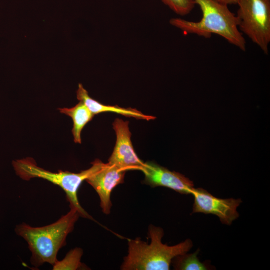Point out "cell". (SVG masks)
<instances>
[{"label":"cell","mask_w":270,"mask_h":270,"mask_svg":"<svg viewBox=\"0 0 270 270\" xmlns=\"http://www.w3.org/2000/svg\"><path fill=\"white\" fill-rule=\"evenodd\" d=\"M75 210H70L56 222L43 227H32L22 224L16 232L28 242L32 252L31 262L38 267L44 263L54 266L60 250L66 244V239L80 217Z\"/></svg>","instance_id":"obj_3"},{"label":"cell","mask_w":270,"mask_h":270,"mask_svg":"<svg viewBox=\"0 0 270 270\" xmlns=\"http://www.w3.org/2000/svg\"><path fill=\"white\" fill-rule=\"evenodd\" d=\"M60 113L70 117L73 120L72 132L74 142L82 143L81 134L84 126L90 122L94 115L82 102L71 108H59Z\"/></svg>","instance_id":"obj_11"},{"label":"cell","mask_w":270,"mask_h":270,"mask_svg":"<svg viewBox=\"0 0 270 270\" xmlns=\"http://www.w3.org/2000/svg\"><path fill=\"white\" fill-rule=\"evenodd\" d=\"M116 140L108 164L128 170H140L144 162L137 156L132 142L128 122L116 118L113 123Z\"/></svg>","instance_id":"obj_7"},{"label":"cell","mask_w":270,"mask_h":270,"mask_svg":"<svg viewBox=\"0 0 270 270\" xmlns=\"http://www.w3.org/2000/svg\"><path fill=\"white\" fill-rule=\"evenodd\" d=\"M76 94L78 100L84 102L94 116L102 112H110L120 114L126 117L148 121L156 119V117L146 115L134 108H126L118 106H106L102 104L90 97L88 91L81 84H78Z\"/></svg>","instance_id":"obj_10"},{"label":"cell","mask_w":270,"mask_h":270,"mask_svg":"<svg viewBox=\"0 0 270 270\" xmlns=\"http://www.w3.org/2000/svg\"><path fill=\"white\" fill-rule=\"evenodd\" d=\"M164 230L150 225L148 236L150 244L140 238L128 240V254L124 258L121 269L123 270H168L172 260L188 253L192 248L190 239L173 246L162 243Z\"/></svg>","instance_id":"obj_2"},{"label":"cell","mask_w":270,"mask_h":270,"mask_svg":"<svg viewBox=\"0 0 270 270\" xmlns=\"http://www.w3.org/2000/svg\"><path fill=\"white\" fill-rule=\"evenodd\" d=\"M192 194L194 197L192 213L215 215L228 226L240 216L238 208L242 203L240 199L219 198L202 188H194Z\"/></svg>","instance_id":"obj_6"},{"label":"cell","mask_w":270,"mask_h":270,"mask_svg":"<svg viewBox=\"0 0 270 270\" xmlns=\"http://www.w3.org/2000/svg\"><path fill=\"white\" fill-rule=\"evenodd\" d=\"M200 8L202 16L199 22H190L180 18H172L170 22L184 34H196L206 38L213 34L218 35L242 51L246 50V41L238 27L236 15L228 6L216 0H194Z\"/></svg>","instance_id":"obj_1"},{"label":"cell","mask_w":270,"mask_h":270,"mask_svg":"<svg viewBox=\"0 0 270 270\" xmlns=\"http://www.w3.org/2000/svg\"><path fill=\"white\" fill-rule=\"evenodd\" d=\"M126 172L124 168L107 163L86 180L98 193L104 214L110 213L112 192L118 186L124 183Z\"/></svg>","instance_id":"obj_9"},{"label":"cell","mask_w":270,"mask_h":270,"mask_svg":"<svg viewBox=\"0 0 270 270\" xmlns=\"http://www.w3.org/2000/svg\"><path fill=\"white\" fill-rule=\"evenodd\" d=\"M83 250L80 248H76L71 250L61 261L58 260L54 264V270H78L86 269V266L81 262Z\"/></svg>","instance_id":"obj_13"},{"label":"cell","mask_w":270,"mask_h":270,"mask_svg":"<svg viewBox=\"0 0 270 270\" xmlns=\"http://www.w3.org/2000/svg\"><path fill=\"white\" fill-rule=\"evenodd\" d=\"M218 2L226 4L228 6L231 4H237L238 0H216Z\"/></svg>","instance_id":"obj_15"},{"label":"cell","mask_w":270,"mask_h":270,"mask_svg":"<svg viewBox=\"0 0 270 270\" xmlns=\"http://www.w3.org/2000/svg\"><path fill=\"white\" fill-rule=\"evenodd\" d=\"M92 164L90 168L79 173L62 170L53 172L38 166L34 160L32 158L12 162V166L16 174L22 180H29L33 178H40L60 186L66 194L70 208L76 210L80 216L90 220L93 218L80 206L78 192L82 182L100 170L105 164L99 160H96Z\"/></svg>","instance_id":"obj_4"},{"label":"cell","mask_w":270,"mask_h":270,"mask_svg":"<svg viewBox=\"0 0 270 270\" xmlns=\"http://www.w3.org/2000/svg\"><path fill=\"white\" fill-rule=\"evenodd\" d=\"M176 14L185 16L190 14L196 5L194 0H160Z\"/></svg>","instance_id":"obj_14"},{"label":"cell","mask_w":270,"mask_h":270,"mask_svg":"<svg viewBox=\"0 0 270 270\" xmlns=\"http://www.w3.org/2000/svg\"><path fill=\"white\" fill-rule=\"evenodd\" d=\"M198 249L193 254L180 255L174 258L172 264L174 269L178 270H206L209 269L207 264L200 262L198 257Z\"/></svg>","instance_id":"obj_12"},{"label":"cell","mask_w":270,"mask_h":270,"mask_svg":"<svg viewBox=\"0 0 270 270\" xmlns=\"http://www.w3.org/2000/svg\"><path fill=\"white\" fill-rule=\"evenodd\" d=\"M238 27L266 54L270 43V0H238Z\"/></svg>","instance_id":"obj_5"},{"label":"cell","mask_w":270,"mask_h":270,"mask_svg":"<svg viewBox=\"0 0 270 270\" xmlns=\"http://www.w3.org/2000/svg\"><path fill=\"white\" fill-rule=\"evenodd\" d=\"M140 170L145 176L144 183L152 188L164 187L183 194H192L194 188L193 182L184 176L152 162H144Z\"/></svg>","instance_id":"obj_8"}]
</instances>
